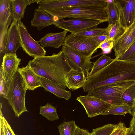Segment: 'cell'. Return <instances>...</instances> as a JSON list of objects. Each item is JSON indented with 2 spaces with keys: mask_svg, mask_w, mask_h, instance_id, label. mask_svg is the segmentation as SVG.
<instances>
[{
  "mask_svg": "<svg viewBox=\"0 0 135 135\" xmlns=\"http://www.w3.org/2000/svg\"><path fill=\"white\" fill-rule=\"evenodd\" d=\"M131 108L126 104L111 105L109 108L100 115H120L125 116L126 114L131 113Z\"/></svg>",
  "mask_w": 135,
  "mask_h": 135,
  "instance_id": "cell-25",
  "label": "cell"
},
{
  "mask_svg": "<svg viewBox=\"0 0 135 135\" xmlns=\"http://www.w3.org/2000/svg\"><path fill=\"white\" fill-rule=\"evenodd\" d=\"M128 135H135V134L134 133V132L133 131L131 130L130 129V131Z\"/></svg>",
  "mask_w": 135,
  "mask_h": 135,
  "instance_id": "cell-44",
  "label": "cell"
},
{
  "mask_svg": "<svg viewBox=\"0 0 135 135\" xmlns=\"http://www.w3.org/2000/svg\"><path fill=\"white\" fill-rule=\"evenodd\" d=\"M106 11L107 15L108 25L114 24L119 21V16L117 8L114 0H107Z\"/></svg>",
  "mask_w": 135,
  "mask_h": 135,
  "instance_id": "cell-24",
  "label": "cell"
},
{
  "mask_svg": "<svg viewBox=\"0 0 135 135\" xmlns=\"http://www.w3.org/2000/svg\"><path fill=\"white\" fill-rule=\"evenodd\" d=\"M27 90L22 75L17 71L9 83L7 99L15 116L18 118L23 112H28L25 103L26 93Z\"/></svg>",
  "mask_w": 135,
  "mask_h": 135,
  "instance_id": "cell-4",
  "label": "cell"
},
{
  "mask_svg": "<svg viewBox=\"0 0 135 135\" xmlns=\"http://www.w3.org/2000/svg\"><path fill=\"white\" fill-rule=\"evenodd\" d=\"M40 110L39 114L49 120L53 121L59 119L56 108L50 103L40 106Z\"/></svg>",
  "mask_w": 135,
  "mask_h": 135,
  "instance_id": "cell-26",
  "label": "cell"
},
{
  "mask_svg": "<svg viewBox=\"0 0 135 135\" xmlns=\"http://www.w3.org/2000/svg\"><path fill=\"white\" fill-rule=\"evenodd\" d=\"M102 23L96 20L72 18L68 20L62 19L56 20L54 25L71 33L76 34L91 28L97 27Z\"/></svg>",
  "mask_w": 135,
  "mask_h": 135,
  "instance_id": "cell-8",
  "label": "cell"
},
{
  "mask_svg": "<svg viewBox=\"0 0 135 135\" xmlns=\"http://www.w3.org/2000/svg\"><path fill=\"white\" fill-rule=\"evenodd\" d=\"M114 59H112L105 54H103L95 62L93 65L87 79L89 78L100 70L103 69L111 62Z\"/></svg>",
  "mask_w": 135,
  "mask_h": 135,
  "instance_id": "cell-23",
  "label": "cell"
},
{
  "mask_svg": "<svg viewBox=\"0 0 135 135\" xmlns=\"http://www.w3.org/2000/svg\"><path fill=\"white\" fill-rule=\"evenodd\" d=\"M17 71L22 75L28 90H33L41 87L40 77L33 71L28 64L25 67H18Z\"/></svg>",
  "mask_w": 135,
  "mask_h": 135,
  "instance_id": "cell-17",
  "label": "cell"
},
{
  "mask_svg": "<svg viewBox=\"0 0 135 135\" xmlns=\"http://www.w3.org/2000/svg\"><path fill=\"white\" fill-rule=\"evenodd\" d=\"M135 43V20L123 33L114 40L113 49L115 59H117L131 45Z\"/></svg>",
  "mask_w": 135,
  "mask_h": 135,
  "instance_id": "cell-14",
  "label": "cell"
},
{
  "mask_svg": "<svg viewBox=\"0 0 135 135\" xmlns=\"http://www.w3.org/2000/svg\"><path fill=\"white\" fill-rule=\"evenodd\" d=\"M135 81V63L114 59L87 79L82 88L88 92L102 86L120 82Z\"/></svg>",
  "mask_w": 135,
  "mask_h": 135,
  "instance_id": "cell-1",
  "label": "cell"
},
{
  "mask_svg": "<svg viewBox=\"0 0 135 135\" xmlns=\"http://www.w3.org/2000/svg\"><path fill=\"white\" fill-rule=\"evenodd\" d=\"M66 79L67 88L73 91L82 88L87 78L83 71L72 69L67 74Z\"/></svg>",
  "mask_w": 135,
  "mask_h": 135,
  "instance_id": "cell-20",
  "label": "cell"
},
{
  "mask_svg": "<svg viewBox=\"0 0 135 135\" xmlns=\"http://www.w3.org/2000/svg\"><path fill=\"white\" fill-rule=\"evenodd\" d=\"M76 34L91 37L104 35H108L106 28H101L97 27L89 28Z\"/></svg>",
  "mask_w": 135,
  "mask_h": 135,
  "instance_id": "cell-30",
  "label": "cell"
},
{
  "mask_svg": "<svg viewBox=\"0 0 135 135\" xmlns=\"http://www.w3.org/2000/svg\"><path fill=\"white\" fill-rule=\"evenodd\" d=\"M118 9V22L125 31L133 23L135 0H114Z\"/></svg>",
  "mask_w": 135,
  "mask_h": 135,
  "instance_id": "cell-13",
  "label": "cell"
},
{
  "mask_svg": "<svg viewBox=\"0 0 135 135\" xmlns=\"http://www.w3.org/2000/svg\"><path fill=\"white\" fill-rule=\"evenodd\" d=\"M28 64L33 71L40 77L47 79L64 88H67L66 76L72 68L62 50L51 56L33 58Z\"/></svg>",
  "mask_w": 135,
  "mask_h": 135,
  "instance_id": "cell-2",
  "label": "cell"
},
{
  "mask_svg": "<svg viewBox=\"0 0 135 135\" xmlns=\"http://www.w3.org/2000/svg\"><path fill=\"white\" fill-rule=\"evenodd\" d=\"M41 87L57 97L68 101L71 97V93L59 84L45 78L40 77Z\"/></svg>",
  "mask_w": 135,
  "mask_h": 135,
  "instance_id": "cell-21",
  "label": "cell"
},
{
  "mask_svg": "<svg viewBox=\"0 0 135 135\" xmlns=\"http://www.w3.org/2000/svg\"><path fill=\"white\" fill-rule=\"evenodd\" d=\"M106 7L93 5L64 8L45 10L56 20L65 18L91 19L103 23L107 22Z\"/></svg>",
  "mask_w": 135,
  "mask_h": 135,
  "instance_id": "cell-3",
  "label": "cell"
},
{
  "mask_svg": "<svg viewBox=\"0 0 135 135\" xmlns=\"http://www.w3.org/2000/svg\"><path fill=\"white\" fill-rule=\"evenodd\" d=\"M56 21L54 17L47 12L45 10L36 9L34 16L31 20V25L36 27L38 30L52 25H54Z\"/></svg>",
  "mask_w": 135,
  "mask_h": 135,
  "instance_id": "cell-19",
  "label": "cell"
},
{
  "mask_svg": "<svg viewBox=\"0 0 135 135\" xmlns=\"http://www.w3.org/2000/svg\"><path fill=\"white\" fill-rule=\"evenodd\" d=\"M77 126L74 120L65 121L57 127L60 135H74Z\"/></svg>",
  "mask_w": 135,
  "mask_h": 135,
  "instance_id": "cell-27",
  "label": "cell"
},
{
  "mask_svg": "<svg viewBox=\"0 0 135 135\" xmlns=\"http://www.w3.org/2000/svg\"><path fill=\"white\" fill-rule=\"evenodd\" d=\"M21 44L18 22L13 19L8 29L5 46L2 53L15 54Z\"/></svg>",
  "mask_w": 135,
  "mask_h": 135,
  "instance_id": "cell-15",
  "label": "cell"
},
{
  "mask_svg": "<svg viewBox=\"0 0 135 135\" xmlns=\"http://www.w3.org/2000/svg\"><path fill=\"white\" fill-rule=\"evenodd\" d=\"M135 81L117 82L98 87L88 92L87 95L99 98L111 105L125 104L122 94Z\"/></svg>",
  "mask_w": 135,
  "mask_h": 135,
  "instance_id": "cell-5",
  "label": "cell"
},
{
  "mask_svg": "<svg viewBox=\"0 0 135 135\" xmlns=\"http://www.w3.org/2000/svg\"><path fill=\"white\" fill-rule=\"evenodd\" d=\"M99 45L92 37L71 33L67 35L64 44L90 60Z\"/></svg>",
  "mask_w": 135,
  "mask_h": 135,
  "instance_id": "cell-6",
  "label": "cell"
},
{
  "mask_svg": "<svg viewBox=\"0 0 135 135\" xmlns=\"http://www.w3.org/2000/svg\"><path fill=\"white\" fill-rule=\"evenodd\" d=\"M13 20L11 0H0V51L4 50L6 42L8 28Z\"/></svg>",
  "mask_w": 135,
  "mask_h": 135,
  "instance_id": "cell-10",
  "label": "cell"
},
{
  "mask_svg": "<svg viewBox=\"0 0 135 135\" xmlns=\"http://www.w3.org/2000/svg\"><path fill=\"white\" fill-rule=\"evenodd\" d=\"M38 8L47 10L80 6L99 5L106 7V0H37Z\"/></svg>",
  "mask_w": 135,
  "mask_h": 135,
  "instance_id": "cell-7",
  "label": "cell"
},
{
  "mask_svg": "<svg viewBox=\"0 0 135 135\" xmlns=\"http://www.w3.org/2000/svg\"><path fill=\"white\" fill-rule=\"evenodd\" d=\"M134 19L135 20V4L134 6Z\"/></svg>",
  "mask_w": 135,
  "mask_h": 135,
  "instance_id": "cell-45",
  "label": "cell"
},
{
  "mask_svg": "<svg viewBox=\"0 0 135 135\" xmlns=\"http://www.w3.org/2000/svg\"><path fill=\"white\" fill-rule=\"evenodd\" d=\"M37 0H11L12 12L13 20L18 22L21 21L26 7L37 2Z\"/></svg>",
  "mask_w": 135,
  "mask_h": 135,
  "instance_id": "cell-22",
  "label": "cell"
},
{
  "mask_svg": "<svg viewBox=\"0 0 135 135\" xmlns=\"http://www.w3.org/2000/svg\"><path fill=\"white\" fill-rule=\"evenodd\" d=\"M18 23L21 47L23 51L34 58L45 56L46 51L44 48L31 36L22 22Z\"/></svg>",
  "mask_w": 135,
  "mask_h": 135,
  "instance_id": "cell-9",
  "label": "cell"
},
{
  "mask_svg": "<svg viewBox=\"0 0 135 135\" xmlns=\"http://www.w3.org/2000/svg\"><path fill=\"white\" fill-rule=\"evenodd\" d=\"M129 127L131 130L135 134V118L133 117L132 118L130 122Z\"/></svg>",
  "mask_w": 135,
  "mask_h": 135,
  "instance_id": "cell-41",
  "label": "cell"
},
{
  "mask_svg": "<svg viewBox=\"0 0 135 135\" xmlns=\"http://www.w3.org/2000/svg\"><path fill=\"white\" fill-rule=\"evenodd\" d=\"M124 123L121 122L116 124V127L110 135H117L121 128Z\"/></svg>",
  "mask_w": 135,
  "mask_h": 135,
  "instance_id": "cell-40",
  "label": "cell"
},
{
  "mask_svg": "<svg viewBox=\"0 0 135 135\" xmlns=\"http://www.w3.org/2000/svg\"><path fill=\"white\" fill-rule=\"evenodd\" d=\"M126 60L130 62L135 63V54Z\"/></svg>",
  "mask_w": 135,
  "mask_h": 135,
  "instance_id": "cell-43",
  "label": "cell"
},
{
  "mask_svg": "<svg viewBox=\"0 0 135 135\" xmlns=\"http://www.w3.org/2000/svg\"><path fill=\"white\" fill-rule=\"evenodd\" d=\"M76 100L82 105L90 118L100 115L111 105L99 98L87 95L80 96L77 98Z\"/></svg>",
  "mask_w": 135,
  "mask_h": 135,
  "instance_id": "cell-11",
  "label": "cell"
},
{
  "mask_svg": "<svg viewBox=\"0 0 135 135\" xmlns=\"http://www.w3.org/2000/svg\"><path fill=\"white\" fill-rule=\"evenodd\" d=\"M68 31L47 33L38 41L44 48L52 47L58 48L64 45Z\"/></svg>",
  "mask_w": 135,
  "mask_h": 135,
  "instance_id": "cell-18",
  "label": "cell"
},
{
  "mask_svg": "<svg viewBox=\"0 0 135 135\" xmlns=\"http://www.w3.org/2000/svg\"><path fill=\"white\" fill-rule=\"evenodd\" d=\"M74 135H91V133L86 130L81 129L77 126Z\"/></svg>",
  "mask_w": 135,
  "mask_h": 135,
  "instance_id": "cell-36",
  "label": "cell"
},
{
  "mask_svg": "<svg viewBox=\"0 0 135 135\" xmlns=\"http://www.w3.org/2000/svg\"><path fill=\"white\" fill-rule=\"evenodd\" d=\"M114 40L112 38L107 39L100 44L98 48L102 49L104 53L103 54H108L113 48Z\"/></svg>",
  "mask_w": 135,
  "mask_h": 135,
  "instance_id": "cell-33",
  "label": "cell"
},
{
  "mask_svg": "<svg viewBox=\"0 0 135 135\" xmlns=\"http://www.w3.org/2000/svg\"><path fill=\"white\" fill-rule=\"evenodd\" d=\"M135 54V43L131 45L117 59L126 60Z\"/></svg>",
  "mask_w": 135,
  "mask_h": 135,
  "instance_id": "cell-34",
  "label": "cell"
},
{
  "mask_svg": "<svg viewBox=\"0 0 135 135\" xmlns=\"http://www.w3.org/2000/svg\"><path fill=\"white\" fill-rule=\"evenodd\" d=\"M116 124H109L94 129L92 132L95 135H110L115 129Z\"/></svg>",
  "mask_w": 135,
  "mask_h": 135,
  "instance_id": "cell-31",
  "label": "cell"
},
{
  "mask_svg": "<svg viewBox=\"0 0 135 135\" xmlns=\"http://www.w3.org/2000/svg\"><path fill=\"white\" fill-rule=\"evenodd\" d=\"M122 98L125 104L131 108L132 107L135 99V83L125 91L122 94Z\"/></svg>",
  "mask_w": 135,
  "mask_h": 135,
  "instance_id": "cell-29",
  "label": "cell"
},
{
  "mask_svg": "<svg viewBox=\"0 0 135 135\" xmlns=\"http://www.w3.org/2000/svg\"><path fill=\"white\" fill-rule=\"evenodd\" d=\"M3 120L4 135H16L14 133L3 116Z\"/></svg>",
  "mask_w": 135,
  "mask_h": 135,
  "instance_id": "cell-35",
  "label": "cell"
},
{
  "mask_svg": "<svg viewBox=\"0 0 135 135\" xmlns=\"http://www.w3.org/2000/svg\"><path fill=\"white\" fill-rule=\"evenodd\" d=\"M130 114L133 117L135 118V99L133 105L131 109V112Z\"/></svg>",
  "mask_w": 135,
  "mask_h": 135,
  "instance_id": "cell-42",
  "label": "cell"
},
{
  "mask_svg": "<svg viewBox=\"0 0 135 135\" xmlns=\"http://www.w3.org/2000/svg\"><path fill=\"white\" fill-rule=\"evenodd\" d=\"M21 60L16 53L5 54L1 66L3 69L5 80L10 83L17 71Z\"/></svg>",
  "mask_w": 135,
  "mask_h": 135,
  "instance_id": "cell-16",
  "label": "cell"
},
{
  "mask_svg": "<svg viewBox=\"0 0 135 135\" xmlns=\"http://www.w3.org/2000/svg\"><path fill=\"white\" fill-rule=\"evenodd\" d=\"M0 96L7 99V93L9 89V83L5 80L2 67L0 69Z\"/></svg>",
  "mask_w": 135,
  "mask_h": 135,
  "instance_id": "cell-32",
  "label": "cell"
},
{
  "mask_svg": "<svg viewBox=\"0 0 135 135\" xmlns=\"http://www.w3.org/2000/svg\"><path fill=\"white\" fill-rule=\"evenodd\" d=\"M92 37L100 44L105 40L109 39L108 36L105 35L97 36Z\"/></svg>",
  "mask_w": 135,
  "mask_h": 135,
  "instance_id": "cell-38",
  "label": "cell"
},
{
  "mask_svg": "<svg viewBox=\"0 0 135 135\" xmlns=\"http://www.w3.org/2000/svg\"><path fill=\"white\" fill-rule=\"evenodd\" d=\"M130 131L129 127H126L124 123L117 135H128Z\"/></svg>",
  "mask_w": 135,
  "mask_h": 135,
  "instance_id": "cell-37",
  "label": "cell"
},
{
  "mask_svg": "<svg viewBox=\"0 0 135 135\" xmlns=\"http://www.w3.org/2000/svg\"><path fill=\"white\" fill-rule=\"evenodd\" d=\"M2 104L0 103V135H4L3 127V115L1 111Z\"/></svg>",
  "mask_w": 135,
  "mask_h": 135,
  "instance_id": "cell-39",
  "label": "cell"
},
{
  "mask_svg": "<svg viewBox=\"0 0 135 135\" xmlns=\"http://www.w3.org/2000/svg\"><path fill=\"white\" fill-rule=\"evenodd\" d=\"M61 50L66 55L72 69L83 71L87 77L93 65L90 60L86 59L66 45L62 46Z\"/></svg>",
  "mask_w": 135,
  "mask_h": 135,
  "instance_id": "cell-12",
  "label": "cell"
},
{
  "mask_svg": "<svg viewBox=\"0 0 135 135\" xmlns=\"http://www.w3.org/2000/svg\"><path fill=\"white\" fill-rule=\"evenodd\" d=\"M106 28L109 38L113 39L114 40L121 35L125 31L118 22L113 24L108 25Z\"/></svg>",
  "mask_w": 135,
  "mask_h": 135,
  "instance_id": "cell-28",
  "label": "cell"
}]
</instances>
